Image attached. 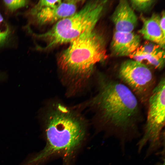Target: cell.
<instances>
[{
  "instance_id": "obj_1",
  "label": "cell",
  "mask_w": 165,
  "mask_h": 165,
  "mask_svg": "<svg viewBox=\"0 0 165 165\" xmlns=\"http://www.w3.org/2000/svg\"><path fill=\"white\" fill-rule=\"evenodd\" d=\"M98 90L92 103L97 116V130L106 138L118 139L124 148L128 142L140 138L143 120L138 99L119 79L101 75Z\"/></svg>"
},
{
  "instance_id": "obj_2",
  "label": "cell",
  "mask_w": 165,
  "mask_h": 165,
  "mask_svg": "<svg viewBox=\"0 0 165 165\" xmlns=\"http://www.w3.org/2000/svg\"><path fill=\"white\" fill-rule=\"evenodd\" d=\"M44 148L29 154L20 165H42L53 157L59 156L63 165H72L87 136L84 121L60 104L49 112L44 120Z\"/></svg>"
},
{
  "instance_id": "obj_3",
  "label": "cell",
  "mask_w": 165,
  "mask_h": 165,
  "mask_svg": "<svg viewBox=\"0 0 165 165\" xmlns=\"http://www.w3.org/2000/svg\"><path fill=\"white\" fill-rule=\"evenodd\" d=\"M105 45L103 37L95 27L86 30L61 54L60 68L78 81L88 79L95 65L106 58Z\"/></svg>"
},
{
  "instance_id": "obj_4",
  "label": "cell",
  "mask_w": 165,
  "mask_h": 165,
  "mask_svg": "<svg viewBox=\"0 0 165 165\" xmlns=\"http://www.w3.org/2000/svg\"><path fill=\"white\" fill-rule=\"evenodd\" d=\"M106 2L90 1L79 11L56 22L47 31L36 36L47 42L45 49L71 43L86 30L95 27Z\"/></svg>"
},
{
  "instance_id": "obj_5",
  "label": "cell",
  "mask_w": 165,
  "mask_h": 165,
  "mask_svg": "<svg viewBox=\"0 0 165 165\" xmlns=\"http://www.w3.org/2000/svg\"><path fill=\"white\" fill-rule=\"evenodd\" d=\"M165 87L163 76L153 90L148 101L145 123L137 144L139 152L148 145L147 152L152 153L164 145Z\"/></svg>"
},
{
  "instance_id": "obj_6",
  "label": "cell",
  "mask_w": 165,
  "mask_h": 165,
  "mask_svg": "<svg viewBox=\"0 0 165 165\" xmlns=\"http://www.w3.org/2000/svg\"><path fill=\"white\" fill-rule=\"evenodd\" d=\"M117 75L118 79L128 87L140 103H147L156 84L154 76L146 65L127 60L121 64Z\"/></svg>"
},
{
  "instance_id": "obj_7",
  "label": "cell",
  "mask_w": 165,
  "mask_h": 165,
  "mask_svg": "<svg viewBox=\"0 0 165 165\" xmlns=\"http://www.w3.org/2000/svg\"><path fill=\"white\" fill-rule=\"evenodd\" d=\"M80 1H61L53 6L37 9L33 8L30 13L37 23L40 25L53 23L76 13Z\"/></svg>"
},
{
  "instance_id": "obj_8",
  "label": "cell",
  "mask_w": 165,
  "mask_h": 165,
  "mask_svg": "<svg viewBox=\"0 0 165 165\" xmlns=\"http://www.w3.org/2000/svg\"><path fill=\"white\" fill-rule=\"evenodd\" d=\"M140 36L133 32L115 31L110 44L112 54L116 57L130 56L140 46Z\"/></svg>"
},
{
  "instance_id": "obj_9",
  "label": "cell",
  "mask_w": 165,
  "mask_h": 165,
  "mask_svg": "<svg viewBox=\"0 0 165 165\" xmlns=\"http://www.w3.org/2000/svg\"><path fill=\"white\" fill-rule=\"evenodd\" d=\"M115 30L122 32H132L138 23L137 17L127 1H119L111 16Z\"/></svg>"
},
{
  "instance_id": "obj_10",
  "label": "cell",
  "mask_w": 165,
  "mask_h": 165,
  "mask_svg": "<svg viewBox=\"0 0 165 165\" xmlns=\"http://www.w3.org/2000/svg\"><path fill=\"white\" fill-rule=\"evenodd\" d=\"M130 57L141 63L145 61L158 69H162L164 66V50L152 42L138 48Z\"/></svg>"
},
{
  "instance_id": "obj_11",
  "label": "cell",
  "mask_w": 165,
  "mask_h": 165,
  "mask_svg": "<svg viewBox=\"0 0 165 165\" xmlns=\"http://www.w3.org/2000/svg\"><path fill=\"white\" fill-rule=\"evenodd\" d=\"M160 16L156 13L150 17L143 20L142 28L138 31L143 38L156 44L163 49H165V34L160 27Z\"/></svg>"
},
{
  "instance_id": "obj_12",
  "label": "cell",
  "mask_w": 165,
  "mask_h": 165,
  "mask_svg": "<svg viewBox=\"0 0 165 165\" xmlns=\"http://www.w3.org/2000/svg\"><path fill=\"white\" fill-rule=\"evenodd\" d=\"M11 34L12 31L9 25L0 13V48L8 42Z\"/></svg>"
},
{
  "instance_id": "obj_13",
  "label": "cell",
  "mask_w": 165,
  "mask_h": 165,
  "mask_svg": "<svg viewBox=\"0 0 165 165\" xmlns=\"http://www.w3.org/2000/svg\"><path fill=\"white\" fill-rule=\"evenodd\" d=\"M154 0H131L130 5L134 9L140 12H145L149 10L155 3Z\"/></svg>"
},
{
  "instance_id": "obj_14",
  "label": "cell",
  "mask_w": 165,
  "mask_h": 165,
  "mask_svg": "<svg viewBox=\"0 0 165 165\" xmlns=\"http://www.w3.org/2000/svg\"><path fill=\"white\" fill-rule=\"evenodd\" d=\"M3 2L7 9L13 12L27 5L29 1L26 0H3Z\"/></svg>"
},
{
  "instance_id": "obj_15",
  "label": "cell",
  "mask_w": 165,
  "mask_h": 165,
  "mask_svg": "<svg viewBox=\"0 0 165 165\" xmlns=\"http://www.w3.org/2000/svg\"><path fill=\"white\" fill-rule=\"evenodd\" d=\"M61 0H40L33 7L35 8H41L54 6L60 2Z\"/></svg>"
},
{
  "instance_id": "obj_16",
  "label": "cell",
  "mask_w": 165,
  "mask_h": 165,
  "mask_svg": "<svg viewBox=\"0 0 165 165\" xmlns=\"http://www.w3.org/2000/svg\"><path fill=\"white\" fill-rule=\"evenodd\" d=\"M165 12L163 11L162 12L161 15L160 17V25L162 31L164 34H165Z\"/></svg>"
}]
</instances>
